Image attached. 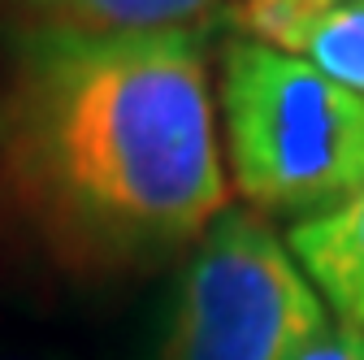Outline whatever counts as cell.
I'll return each instance as SVG.
<instances>
[{"label": "cell", "instance_id": "6da1fadb", "mask_svg": "<svg viewBox=\"0 0 364 360\" xmlns=\"http://www.w3.org/2000/svg\"><path fill=\"white\" fill-rule=\"evenodd\" d=\"M0 191L74 278L187 256L230 200L208 31L22 26L0 70Z\"/></svg>", "mask_w": 364, "mask_h": 360}, {"label": "cell", "instance_id": "7a4b0ae2", "mask_svg": "<svg viewBox=\"0 0 364 360\" xmlns=\"http://www.w3.org/2000/svg\"><path fill=\"white\" fill-rule=\"evenodd\" d=\"M213 105L252 213L304 221L364 187V100L304 57L235 35L217 53Z\"/></svg>", "mask_w": 364, "mask_h": 360}, {"label": "cell", "instance_id": "3957f363", "mask_svg": "<svg viewBox=\"0 0 364 360\" xmlns=\"http://www.w3.org/2000/svg\"><path fill=\"white\" fill-rule=\"evenodd\" d=\"M330 322L287 239L225 204L178 265L152 360H295Z\"/></svg>", "mask_w": 364, "mask_h": 360}, {"label": "cell", "instance_id": "277c9868", "mask_svg": "<svg viewBox=\"0 0 364 360\" xmlns=\"http://www.w3.org/2000/svg\"><path fill=\"white\" fill-rule=\"evenodd\" d=\"M287 248L330 317L364 330V187L326 213L291 221Z\"/></svg>", "mask_w": 364, "mask_h": 360}, {"label": "cell", "instance_id": "5b68a950", "mask_svg": "<svg viewBox=\"0 0 364 360\" xmlns=\"http://www.w3.org/2000/svg\"><path fill=\"white\" fill-rule=\"evenodd\" d=\"M35 22L70 31H208L230 0H18Z\"/></svg>", "mask_w": 364, "mask_h": 360}, {"label": "cell", "instance_id": "8992f818", "mask_svg": "<svg viewBox=\"0 0 364 360\" xmlns=\"http://www.w3.org/2000/svg\"><path fill=\"white\" fill-rule=\"evenodd\" d=\"M291 57H304L364 100V0H338V5L316 9Z\"/></svg>", "mask_w": 364, "mask_h": 360}, {"label": "cell", "instance_id": "52a82bcc", "mask_svg": "<svg viewBox=\"0 0 364 360\" xmlns=\"http://www.w3.org/2000/svg\"><path fill=\"white\" fill-rule=\"evenodd\" d=\"M295 360H364V330L330 322V330L316 334Z\"/></svg>", "mask_w": 364, "mask_h": 360}, {"label": "cell", "instance_id": "ba28073f", "mask_svg": "<svg viewBox=\"0 0 364 360\" xmlns=\"http://www.w3.org/2000/svg\"><path fill=\"white\" fill-rule=\"evenodd\" d=\"M0 360H74L61 347L48 343H22V339H0Z\"/></svg>", "mask_w": 364, "mask_h": 360}, {"label": "cell", "instance_id": "9c48e42d", "mask_svg": "<svg viewBox=\"0 0 364 360\" xmlns=\"http://www.w3.org/2000/svg\"><path fill=\"white\" fill-rule=\"evenodd\" d=\"M326 5H338V0H326Z\"/></svg>", "mask_w": 364, "mask_h": 360}]
</instances>
